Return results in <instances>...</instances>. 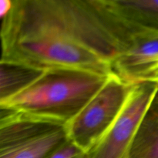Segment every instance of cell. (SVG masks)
I'll return each instance as SVG.
<instances>
[{
    "instance_id": "obj_1",
    "label": "cell",
    "mask_w": 158,
    "mask_h": 158,
    "mask_svg": "<svg viewBox=\"0 0 158 158\" xmlns=\"http://www.w3.org/2000/svg\"><path fill=\"white\" fill-rule=\"evenodd\" d=\"M1 19V40L46 34L80 43L113 64L132 35L104 0H12Z\"/></svg>"
},
{
    "instance_id": "obj_2",
    "label": "cell",
    "mask_w": 158,
    "mask_h": 158,
    "mask_svg": "<svg viewBox=\"0 0 158 158\" xmlns=\"http://www.w3.org/2000/svg\"><path fill=\"white\" fill-rule=\"evenodd\" d=\"M109 76L69 68L47 69L29 87L0 103V108L66 124L103 87Z\"/></svg>"
},
{
    "instance_id": "obj_3",
    "label": "cell",
    "mask_w": 158,
    "mask_h": 158,
    "mask_svg": "<svg viewBox=\"0 0 158 158\" xmlns=\"http://www.w3.org/2000/svg\"><path fill=\"white\" fill-rule=\"evenodd\" d=\"M0 60L29 65L43 70L83 69L101 75L114 73L113 64L80 43L50 35L34 34L1 40Z\"/></svg>"
},
{
    "instance_id": "obj_4",
    "label": "cell",
    "mask_w": 158,
    "mask_h": 158,
    "mask_svg": "<svg viewBox=\"0 0 158 158\" xmlns=\"http://www.w3.org/2000/svg\"><path fill=\"white\" fill-rule=\"evenodd\" d=\"M0 110V158H48L68 140L64 123Z\"/></svg>"
},
{
    "instance_id": "obj_5",
    "label": "cell",
    "mask_w": 158,
    "mask_h": 158,
    "mask_svg": "<svg viewBox=\"0 0 158 158\" xmlns=\"http://www.w3.org/2000/svg\"><path fill=\"white\" fill-rule=\"evenodd\" d=\"M135 85L111 73L98 93L66 124L68 140L85 153L92 149L119 118Z\"/></svg>"
},
{
    "instance_id": "obj_6",
    "label": "cell",
    "mask_w": 158,
    "mask_h": 158,
    "mask_svg": "<svg viewBox=\"0 0 158 158\" xmlns=\"http://www.w3.org/2000/svg\"><path fill=\"white\" fill-rule=\"evenodd\" d=\"M157 90V83H136L119 118L103 138L86 153L85 158H123L147 107Z\"/></svg>"
},
{
    "instance_id": "obj_7",
    "label": "cell",
    "mask_w": 158,
    "mask_h": 158,
    "mask_svg": "<svg viewBox=\"0 0 158 158\" xmlns=\"http://www.w3.org/2000/svg\"><path fill=\"white\" fill-rule=\"evenodd\" d=\"M157 63L158 32H143L133 35L129 46L113 63V69L121 78L137 83Z\"/></svg>"
},
{
    "instance_id": "obj_8",
    "label": "cell",
    "mask_w": 158,
    "mask_h": 158,
    "mask_svg": "<svg viewBox=\"0 0 158 158\" xmlns=\"http://www.w3.org/2000/svg\"><path fill=\"white\" fill-rule=\"evenodd\" d=\"M110 12L132 34L158 32V0H104Z\"/></svg>"
},
{
    "instance_id": "obj_9",
    "label": "cell",
    "mask_w": 158,
    "mask_h": 158,
    "mask_svg": "<svg viewBox=\"0 0 158 158\" xmlns=\"http://www.w3.org/2000/svg\"><path fill=\"white\" fill-rule=\"evenodd\" d=\"M123 158H158V90L147 107Z\"/></svg>"
},
{
    "instance_id": "obj_10",
    "label": "cell",
    "mask_w": 158,
    "mask_h": 158,
    "mask_svg": "<svg viewBox=\"0 0 158 158\" xmlns=\"http://www.w3.org/2000/svg\"><path fill=\"white\" fill-rule=\"evenodd\" d=\"M44 72L21 63L0 60V103L27 89Z\"/></svg>"
},
{
    "instance_id": "obj_11",
    "label": "cell",
    "mask_w": 158,
    "mask_h": 158,
    "mask_svg": "<svg viewBox=\"0 0 158 158\" xmlns=\"http://www.w3.org/2000/svg\"><path fill=\"white\" fill-rule=\"evenodd\" d=\"M86 153L69 140L48 158H85Z\"/></svg>"
},
{
    "instance_id": "obj_12",
    "label": "cell",
    "mask_w": 158,
    "mask_h": 158,
    "mask_svg": "<svg viewBox=\"0 0 158 158\" xmlns=\"http://www.w3.org/2000/svg\"><path fill=\"white\" fill-rule=\"evenodd\" d=\"M143 81L154 82L158 83V63L154 65L152 68L149 69L146 73L143 74L141 77L138 80L137 83Z\"/></svg>"
},
{
    "instance_id": "obj_13",
    "label": "cell",
    "mask_w": 158,
    "mask_h": 158,
    "mask_svg": "<svg viewBox=\"0 0 158 158\" xmlns=\"http://www.w3.org/2000/svg\"><path fill=\"white\" fill-rule=\"evenodd\" d=\"M13 6L12 0H0V17L4 18L12 10Z\"/></svg>"
}]
</instances>
